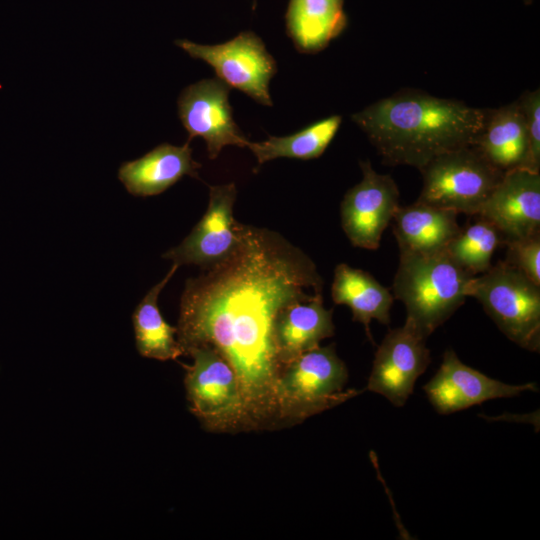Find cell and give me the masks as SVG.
<instances>
[{
  "label": "cell",
  "mask_w": 540,
  "mask_h": 540,
  "mask_svg": "<svg viewBox=\"0 0 540 540\" xmlns=\"http://www.w3.org/2000/svg\"><path fill=\"white\" fill-rule=\"evenodd\" d=\"M203 270L186 280L181 295L176 328L183 353L214 347L236 374L247 429L279 424L275 319L288 304L322 294V277L313 260L278 232L242 223L235 250Z\"/></svg>",
  "instance_id": "1"
},
{
  "label": "cell",
  "mask_w": 540,
  "mask_h": 540,
  "mask_svg": "<svg viewBox=\"0 0 540 540\" xmlns=\"http://www.w3.org/2000/svg\"><path fill=\"white\" fill-rule=\"evenodd\" d=\"M487 109L402 89L351 115L386 165L420 170L435 157L473 145Z\"/></svg>",
  "instance_id": "2"
},
{
  "label": "cell",
  "mask_w": 540,
  "mask_h": 540,
  "mask_svg": "<svg viewBox=\"0 0 540 540\" xmlns=\"http://www.w3.org/2000/svg\"><path fill=\"white\" fill-rule=\"evenodd\" d=\"M473 276L445 251L400 253L392 290L405 305V323L427 338L464 304Z\"/></svg>",
  "instance_id": "3"
},
{
  "label": "cell",
  "mask_w": 540,
  "mask_h": 540,
  "mask_svg": "<svg viewBox=\"0 0 540 540\" xmlns=\"http://www.w3.org/2000/svg\"><path fill=\"white\" fill-rule=\"evenodd\" d=\"M347 381V367L334 344L302 353L279 373L275 388L278 422H302L362 392L346 389Z\"/></svg>",
  "instance_id": "4"
},
{
  "label": "cell",
  "mask_w": 540,
  "mask_h": 540,
  "mask_svg": "<svg viewBox=\"0 0 540 540\" xmlns=\"http://www.w3.org/2000/svg\"><path fill=\"white\" fill-rule=\"evenodd\" d=\"M466 295L476 298L500 331L521 348L540 350V286L506 260L473 276Z\"/></svg>",
  "instance_id": "5"
},
{
  "label": "cell",
  "mask_w": 540,
  "mask_h": 540,
  "mask_svg": "<svg viewBox=\"0 0 540 540\" xmlns=\"http://www.w3.org/2000/svg\"><path fill=\"white\" fill-rule=\"evenodd\" d=\"M419 171L423 185L417 201L472 216L504 174L473 145L443 153Z\"/></svg>",
  "instance_id": "6"
},
{
  "label": "cell",
  "mask_w": 540,
  "mask_h": 540,
  "mask_svg": "<svg viewBox=\"0 0 540 540\" xmlns=\"http://www.w3.org/2000/svg\"><path fill=\"white\" fill-rule=\"evenodd\" d=\"M187 354L193 358L185 366L184 378L191 412L210 431L247 429L239 382L227 360L210 345L194 347Z\"/></svg>",
  "instance_id": "7"
},
{
  "label": "cell",
  "mask_w": 540,
  "mask_h": 540,
  "mask_svg": "<svg viewBox=\"0 0 540 540\" xmlns=\"http://www.w3.org/2000/svg\"><path fill=\"white\" fill-rule=\"evenodd\" d=\"M174 44L191 58L207 63L218 79L238 89L255 102L272 107L270 81L277 72L274 57L262 39L253 31H242L219 44L204 45L187 39Z\"/></svg>",
  "instance_id": "8"
},
{
  "label": "cell",
  "mask_w": 540,
  "mask_h": 540,
  "mask_svg": "<svg viewBox=\"0 0 540 540\" xmlns=\"http://www.w3.org/2000/svg\"><path fill=\"white\" fill-rule=\"evenodd\" d=\"M359 165L363 177L343 197L341 225L353 246L376 250L400 206V193L394 179L376 172L369 160Z\"/></svg>",
  "instance_id": "9"
},
{
  "label": "cell",
  "mask_w": 540,
  "mask_h": 540,
  "mask_svg": "<svg viewBox=\"0 0 540 540\" xmlns=\"http://www.w3.org/2000/svg\"><path fill=\"white\" fill-rule=\"evenodd\" d=\"M230 91L220 79L209 78L185 87L178 97V116L188 133L187 141L201 137L210 159H216L228 145L244 148L249 142L233 118Z\"/></svg>",
  "instance_id": "10"
},
{
  "label": "cell",
  "mask_w": 540,
  "mask_h": 540,
  "mask_svg": "<svg viewBox=\"0 0 540 540\" xmlns=\"http://www.w3.org/2000/svg\"><path fill=\"white\" fill-rule=\"evenodd\" d=\"M235 183L209 186L207 210L186 238L162 257L180 265L209 268L226 259L239 242L240 222L234 219Z\"/></svg>",
  "instance_id": "11"
},
{
  "label": "cell",
  "mask_w": 540,
  "mask_h": 540,
  "mask_svg": "<svg viewBox=\"0 0 540 540\" xmlns=\"http://www.w3.org/2000/svg\"><path fill=\"white\" fill-rule=\"evenodd\" d=\"M425 340L407 323L390 329L375 353L367 389L402 407L431 362Z\"/></svg>",
  "instance_id": "12"
},
{
  "label": "cell",
  "mask_w": 540,
  "mask_h": 540,
  "mask_svg": "<svg viewBox=\"0 0 540 540\" xmlns=\"http://www.w3.org/2000/svg\"><path fill=\"white\" fill-rule=\"evenodd\" d=\"M429 402L442 415L451 414L495 398L537 392L536 383L511 385L488 377L460 361L447 349L435 375L423 386Z\"/></svg>",
  "instance_id": "13"
},
{
  "label": "cell",
  "mask_w": 540,
  "mask_h": 540,
  "mask_svg": "<svg viewBox=\"0 0 540 540\" xmlns=\"http://www.w3.org/2000/svg\"><path fill=\"white\" fill-rule=\"evenodd\" d=\"M477 216L494 225L504 242L540 233V172H505Z\"/></svg>",
  "instance_id": "14"
},
{
  "label": "cell",
  "mask_w": 540,
  "mask_h": 540,
  "mask_svg": "<svg viewBox=\"0 0 540 540\" xmlns=\"http://www.w3.org/2000/svg\"><path fill=\"white\" fill-rule=\"evenodd\" d=\"M201 164L192 158L190 142L182 146L162 143L142 157L121 164L118 179L134 196H155L184 176L198 178Z\"/></svg>",
  "instance_id": "15"
},
{
  "label": "cell",
  "mask_w": 540,
  "mask_h": 540,
  "mask_svg": "<svg viewBox=\"0 0 540 540\" xmlns=\"http://www.w3.org/2000/svg\"><path fill=\"white\" fill-rule=\"evenodd\" d=\"M333 311L323 305L322 294L282 308L274 323V342L282 367L334 335Z\"/></svg>",
  "instance_id": "16"
},
{
  "label": "cell",
  "mask_w": 540,
  "mask_h": 540,
  "mask_svg": "<svg viewBox=\"0 0 540 540\" xmlns=\"http://www.w3.org/2000/svg\"><path fill=\"white\" fill-rule=\"evenodd\" d=\"M458 213L416 201L399 206L393 216V234L400 253L432 254L445 250L460 231Z\"/></svg>",
  "instance_id": "17"
},
{
  "label": "cell",
  "mask_w": 540,
  "mask_h": 540,
  "mask_svg": "<svg viewBox=\"0 0 540 540\" xmlns=\"http://www.w3.org/2000/svg\"><path fill=\"white\" fill-rule=\"evenodd\" d=\"M473 146L502 173L524 168L528 141L524 114L518 100L487 109L483 127Z\"/></svg>",
  "instance_id": "18"
},
{
  "label": "cell",
  "mask_w": 540,
  "mask_h": 540,
  "mask_svg": "<svg viewBox=\"0 0 540 540\" xmlns=\"http://www.w3.org/2000/svg\"><path fill=\"white\" fill-rule=\"evenodd\" d=\"M344 1L289 0L286 33L298 52L319 53L344 32L348 25Z\"/></svg>",
  "instance_id": "19"
},
{
  "label": "cell",
  "mask_w": 540,
  "mask_h": 540,
  "mask_svg": "<svg viewBox=\"0 0 540 540\" xmlns=\"http://www.w3.org/2000/svg\"><path fill=\"white\" fill-rule=\"evenodd\" d=\"M331 296L335 304L350 308L353 321L363 324L366 335L373 344L371 321L375 319L384 325L390 323L393 294L362 269L345 263L338 264L334 270Z\"/></svg>",
  "instance_id": "20"
},
{
  "label": "cell",
  "mask_w": 540,
  "mask_h": 540,
  "mask_svg": "<svg viewBox=\"0 0 540 540\" xmlns=\"http://www.w3.org/2000/svg\"><path fill=\"white\" fill-rule=\"evenodd\" d=\"M178 267L173 263L166 276L146 293L133 312L136 348L143 357L166 361L184 354L177 340V328L165 321L158 306L160 292Z\"/></svg>",
  "instance_id": "21"
},
{
  "label": "cell",
  "mask_w": 540,
  "mask_h": 540,
  "mask_svg": "<svg viewBox=\"0 0 540 540\" xmlns=\"http://www.w3.org/2000/svg\"><path fill=\"white\" fill-rule=\"evenodd\" d=\"M342 117L331 115L287 136H268L247 148L257 159V167L277 158L311 160L320 157L337 134Z\"/></svg>",
  "instance_id": "22"
},
{
  "label": "cell",
  "mask_w": 540,
  "mask_h": 540,
  "mask_svg": "<svg viewBox=\"0 0 540 540\" xmlns=\"http://www.w3.org/2000/svg\"><path fill=\"white\" fill-rule=\"evenodd\" d=\"M501 244L504 240L500 232L480 217L477 222L461 228L444 251L462 269L476 276L491 267L492 256Z\"/></svg>",
  "instance_id": "23"
},
{
  "label": "cell",
  "mask_w": 540,
  "mask_h": 540,
  "mask_svg": "<svg viewBox=\"0 0 540 540\" xmlns=\"http://www.w3.org/2000/svg\"><path fill=\"white\" fill-rule=\"evenodd\" d=\"M517 100L524 114L528 141L524 168L540 172V90L525 91Z\"/></svg>",
  "instance_id": "24"
},
{
  "label": "cell",
  "mask_w": 540,
  "mask_h": 540,
  "mask_svg": "<svg viewBox=\"0 0 540 540\" xmlns=\"http://www.w3.org/2000/svg\"><path fill=\"white\" fill-rule=\"evenodd\" d=\"M506 261L540 286V233L504 242Z\"/></svg>",
  "instance_id": "25"
},
{
  "label": "cell",
  "mask_w": 540,
  "mask_h": 540,
  "mask_svg": "<svg viewBox=\"0 0 540 540\" xmlns=\"http://www.w3.org/2000/svg\"><path fill=\"white\" fill-rule=\"evenodd\" d=\"M534 0H523L525 5H531Z\"/></svg>",
  "instance_id": "26"
},
{
  "label": "cell",
  "mask_w": 540,
  "mask_h": 540,
  "mask_svg": "<svg viewBox=\"0 0 540 540\" xmlns=\"http://www.w3.org/2000/svg\"><path fill=\"white\" fill-rule=\"evenodd\" d=\"M256 3H257V0H252V9L255 10L256 8Z\"/></svg>",
  "instance_id": "27"
}]
</instances>
